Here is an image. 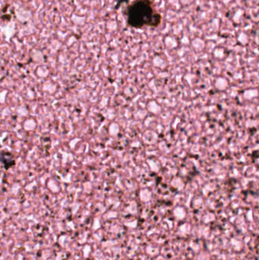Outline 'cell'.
<instances>
[{
    "label": "cell",
    "instance_id": "1",
    "mask_svg": "<svg viewBox=\"0 0 259 260\" xmlns=\"http://www.w3.org/2000/svg\"><path fill=\"white\" fill-rule=\"evenodd\" d=\"M127 23L134 28L157 27L161 23V14L155 10L150 0H135L126 9Z\"/></svg>",
    "mask_w": 259,
    "mask_h": 260
}]
</instances>
